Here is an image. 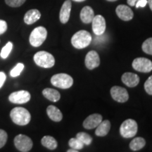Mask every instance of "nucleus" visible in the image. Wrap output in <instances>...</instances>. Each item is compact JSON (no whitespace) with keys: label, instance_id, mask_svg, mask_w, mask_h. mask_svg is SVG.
<instances>
[{"label":"nucleus","instance_id":"20","mask_svg":"<svg viewBox=\"0 0 152 152\" xmlns=\"http://www.w3.org/2000/svg\"><path fill=\"white\" fill-rule=\"evenodd\" d=\"M111 128V123L108 120L102 121L97 127H96L95 134L96 136L104 137L108 134Z\"/></svg>","mask_w":152,"mask_h":152},{"label":"nucleus","instance_id":"5","mask_svg":"<svg viewBox=\"0 0 152 152\" xmlns=\"http://www.w3.org/2000/svg\"><path fill=\"white\" fill-rule=\"evenodd\" d=\"M51 83L61 89H68L73 84V79L71 75L66 73H58L53 75Z\"/></svg>","mask_w":152,"mask_h":152},{"label":"nucleus","instance_id":"34","mask_svg":"<svg viewBox=\"0 0 152 152\" xmlns=\"http://www.w3.org/2000/svg\"><path fill=\"white\" fill-rule=\"evenodd\" d=\"M147 4V0H138L137 1L136 4L134 7H136V8H140V7H144Z\"/></svg>","mask_w":152,"mask_h":152},{"label":"nucleus","instance_id":"33","mask_svg":"<svg viewBox=\"0 0 152 152\" xmlns=\"http://www.w3.org/2000/svg\"><path fill=\"white\" fill-rule=\"evenodd\" d=\"M6 79H7L6 74L4 72H0V89L2 87L4 84Z\"/></svg>","mask_w":152,"mask_h":152},{"label":"nucleus","instance_id":"13","mask_svg":"<svg viewBox=\"0 0 152 152\" xmlns=\"http://www.w3.org/2000/svg\"><path fill=\"white\" fill-rule=\"evenodd\" d=\"M115 12H116L118 18L124 20V21H128V20H132L133 16H134V14H133L132 9L128 6L124 4L118 6L116 9H115Z\"/></svg>","mask_w":152,"mask_h":152},{"label":"nucleus","instance_id":"23","mask_svg":"<svg viewBox=\"0 0 152 152\" xmlns=\"http://www.w3.org/2000/svg\"><path fill=\"white\" fill-rule=\"evenodd\" d=\"M146 144V141L142 137H136L131 141L130 143V148L132 151H136L142 149Z\"/></svg>","mask_w":152,"mask_h":152},{"label":"nucleus","instance_id":"18","mask_svg":"<svg viewBox=\"0 0 152 152\" xmlns=\"http://www.w3.org/2000/svg\"><path fill=\"white\" fill-rule=\"evenodd\" d=\"M41 18V14L37 9H30L24 16V22L27 25H32Z\"/></svg>","mask_w":152,"mask_h":152},{"label":"nucleus","instance_id":"10","mask_svg":"<svg viewBox=\"0 0 152 152\" xmlns=\"http://www.w3.org/2000/svg\"><path fill=\"white\" fill-rule=\"evenodd\" d=\"M111 95L114 100L120 103L126 102L129 99L128 91L122 87L113 86L111 89Z\"/></svg>","mask_w":152,"mask_h":152},{"label":"nucleus","instance_id":"16","mask_svg":"<svg viewBox=\"0 0 152 152\" xmlns=\"http://www.w3.org/2000/svg\"><path fill=\"white\" fill-rule=\"evenodd\" d=\"M122 82L129 87H134L140 83V77L137 74L133 73H125L121 77Z\"/></svg>","mask_w":152,"mask_h":152},{"label":"nucleus","instance_id":"7","mask_svg":"<svg viewBox=\"0 0 152 152\" xmlns=\"http://www.w3.org/2000/svg\"><path fill=\"white\" fill-rule=\"evenodd\" d=\"M15 147L18 151L22 152H28L30 151L33 147V143L29 137L25 134H20L14 138Z\"/></svg>","mask_w":152,"mask_h":152},{"label":"nucleus","instance_id":"3","mask_svg":"<svg viewBox=\"0 0 152 152\" xmlns=\"http://www.w3.org/2000/svg\"><path fill=\"white\" fill-rule=\"evenodd\" d=\"M34 61L38 66L40 67L49 68L54 66L55 59L54 57L50 53L40 51L34 55Z\"/></svg>","mask_w":152,"mask_h":152},{"label":"nucleus","instance_id":"2","mask_svg":"<svg viewBox=\"0 0 152 152\" xmlns=\"http://www.w3.org/2000/svg\"><path fill=\"white\" fill-rule=\"evenodd\" d=\"M92 42V35L86 30H79L71 38L72 45L76 49H84Z\"/></svg>","mask_w":152,"mask_h":152},{"label":"nucleus","instance_id":"38","mask_svg":"<svg viewBox=\"0 0 152 152\" xmlns=\"http://www.w3.org/2000/svg\"><path fill=\"white\" fill-rule=\"evenodd\" d=\"M74 1H76V2H83V1H85V0H73Z\"/></svg>","mask_w":152,"mask_h":152},{"label":"nucleus","instance_id":"37","mask_svg":"<svg viewBox=\"0 0 152 152\" xmlns=\"http://www.w3.org/2000/svg\"><path fill=\"white\" fill-rule=\"evenodd\" d=\"M67 151H68V152H77V151H78V150H76V149H72V148H71V149H68Z\"/></svg>","mask_w":152,"mask_h":152},{"label":"nucleus","instance_id":"25","mask_svg":"<svg viewBox=\"0 0 152 152\" xmlns=\"http://www.w3.org/2000/svg\"><path fill=\"white\" fill-rule=\"evenodd\" d=\"M68 144L72 149L78 150V151L83 149L85 146V144L80 141L77 138H71L68 142Z\"/></svg>","mask_w":152,"mask_h":152},{"label":"nucleus","instance_id":"9","mask_svg":"<svg viewBox=\"0 0 152 152\" xmlns=\"http://www.w3.org/2000/svg\"><path fill=\"white\" fill-rule=\"evenodd\" d=\"M30 98L31 96L29 92L26 90H20L11 93L9 96V100L13 104H23L29 102Z\"/></svg>","mask_w":152,"mask_h":152},{"label":"nucleus","instance_id":"39","mask_svg":"<svg viewBox=\"0 0 152 152\" xmlns=\"http://www.w3.org/2000/svg\"><path fill=\"white\" fill-rule=\"evenodd\" d=\"M106 1H117V0H106Z\"/></svg>","mask_w":152,"mask_h":152},{"label":"nucleus","instance_id":"35","mask_svg":"<svg viewBox=\"0 0 152 152\" xmlns=\"http://www.w3.org/2000/svg\"><path fill=\"white\" fill-rule=\"evenodd\" d=\"M137 1L138 0H128L127 2H128V4L130 6V7H134Z\"/></svg>","mask_w":152,"mask_h":152},{"label":"nucleus","instance_id":"32","mask_svg":"<svg viewBox=\"0 0 152 152\" xmlns=\"http://www.w3.org/2000/svg\"><path fill=\"white\" fill-rule=\"evenodd\" d=\"M7 23L5 20H0V35H2L7 31Z\"/></svg>","mask_w":152,"mask_h":152},{"label":"nucleus","instance_id":"12","mask_svg":"<svg viewBox=\"0 0 152 152\" xmlns=\"http://www.w3.org/2000/svg\"><path fill=\"white\" fill-rule=\"evenodd\" d=\"M85 66L89 70L97 68L100 64V58L98 53L95 51H90L85 56Z\"/></svg>","mask_w":152,"mask_h":152},{"label":"nucleus","instance_id":"30","mask_svg":"<svg viewBox=\"0 0 152 152\" xmlns=\"http://www.w3.org/2000/svg\"><path fill=\"white\" fill-rule=\"evenodd\" d=\"M8 135L6 131L0 129V149L2 148L7 143Z\"/></svg>","mask_w":152,"mask_h":152},{"label":"nucleus","instance_id":"8","mask_svg":"<svg viewBox=\"0 0 152 152\" xmlns=\"http://www.w3.org/2000/svg\"><path fill=\"white\" fill-rule=\"evenodd\" d=\"M132 68L137 71L149 73L152 71V61L147 58H137L132 62Z\"/></svg>","mask_w":152,"mask_h":152},{"label":"nucleus","instance_id":"24","mask_svg":"<svg viewBox=\"0 0 152 152\" xmlns=\"http://www.w3.org/2000/svg\"><path fill=\"white\" fill-rule=\"evenodd\" d=\"M76 138H77L80 141L83 142L85 145H90L92 142V138L90 134H88L86 132H81L77 133L76 135Z\"/></svg>","mask_w":152,"mask_h":152},{"label":"nucleus","instance_id":"1","mask_svg":"<svg viewBox=\"0 0 152 152\" xmlns=\"http://www.w3.org/2000/svg\"><path fill=\"white\" fill-rule=\"evenodd\" d=\"M10 117L15 124L24 126L31 120V115L27 109L23 107H15L10 112Z\"/></svg>","mask_w":152,"mask_h":152},{"label":"nucleus","instance_id":"36","mask_svg":"<svg viewBox=\"0 0 152 152\" xmlns=\"http://www.w3.org/2000/svg\"><path fill=\"white\" fill-rule=\"evenodd\" d=\"M147 3L149 4L150 9H151V10L152 11V0H147Z\"/></svg>","mask_w":152,"mask_h":152},{"label":"nucleus","instance_id":"4","mask_svg":"<svg viewBox=\"0 0 152 152\" xmlns=\"http://www.w3.org/2000/svg\"><path fill=\"white\" fill-rule=\"evenodd\" d=\"M47 37V29L42 26L35 28L30 33L29 41L30 45L34 47H38L42 45Z\"/></svg>","mask_w":152,"mask_h":152},{"label":"nucleus","instance_id":"21","mask_svg":"<svg viewBox=\"0 0 152 152\" xmlns=\"http://www.w3.org/2000/svg\"><path fill=\"white\" fill-rule=\"evenodd\" d=\"M42 94L45 98L53 102H56L60 99L61 95L58 91L52 88H46L42 91Z\"/></svg>","mask_w":152,"mask_h":152},{"label":"nucleus","instance_id":"14","mask_svg":"<svg viewBox=\"0 0 152 152\" xmlns=\"http://www.w3.org/2000/svg\"><path fill=\"white\" fill-rule=\"evenodd\" d=\"M102 121V116L100 114L94 113L89 115L83 122V127L87 130L94 129L98 126Z\"/></svg>","mask_w":152,"mask_h":152},{"label":"nucleus","instance_id":"28","mask_svg":"<svg viewBox=\"0 0 152 152\" xmlns=\"http://www.w3.org/2000/svg\"><path fill=\"white\" fill-rule=\"evenodd\" d=\"M23 69L24 64H21V63H19L14 68H13V69L10 72V75L11 77H18V76L20 75V73H21V72Z\"/></svg>","mask_w":152,"mask_h":152},{"label":"nucleus","instance_id":"6","mask_svg":"<svg viewBox=\"0 0 152 152\" xmlns=\"http://www.w3.org/2000/svg\"><path fill=\"white\" fill-rule=\"evenodd\" d=\"M137 123L132 119H128L122 123L120 128V133L124 138H132L137 132Z\"/></svg>","mask_w":152,"mask_h":152},{"label":"nucleus","instance_id":"31","mask_svg":"<svg viewBox=\"0 0 152 152\" xmlns=\"http://www.w3.org/2000/svg\"><path fill=\"white\" fill-rule=\"evenodd\" d=\"M144 89L148 94L152 95V75L150 76L144 83Z\"/></svg>","mask_w":152,"mask_h":152},{"label":"nucleus","instance_id":"15","mask_svg":"<svg viewBox=\"0 0 152 152\" xmlns=\"http://www.w3.org/2000/svg\"><path fill=\"white\" fill-rule=\"evenodd\" d=\"M72 4L70 0H66L65 2L63 4L61 9L60 11L59 18L61 23L65 24L68 21L71 15Z\"/></svg>","mask_w":152,"mask_h":152},{"label":"nucleus","instance_id":"29","mask_svg":"<svg viewBox=\"0 0 152 152\" xmlns=\"http://www.w3.org/2000/svg\"><path fill=\"white\" fill-rule=\"evenodd\" d=\"M26 0H5L7 5L11 7H19L23 4Z\"/></svg>","mask_w":152,"mask_h":152},{"label":"nucleus","instance_id":"22","mask_svg":"<svg viewBox=\"0 0 152 152\" xmlns=\"http://www.w3.org/2000/svg\"><path fill=\"white\" fill-rule=\"evenodd\" d=\"M41 143L45 147L50 150H54L56 149L58 143L56 140L52 136H45L41 140Z\"/></svg>","mask_w":152,"mask_h":152},{"label":"nucleus","instance_id":"19","mask_svg":"<svg viewBox=\"0 0 152 152\" xmlns=\"http://www.w3.org/2000/svg\"><path fill=\"white\" fill-rule=\"evenodd\" d=\"M47 113L49 118L54 122H60L63 118L62 113L55 106H49L47 109Z\"/></svg>","mask_w":152,"mask_h":152},{"label":"nucleus","instance_id":"17","mask_svg":"<svg viewBox=\"0 0 152 152\" xmlns=\"http://www.w3.org/2000/svg\"><path fill=\"white\" fill-rule=\"evenodd\" d=\"M80 17L82 22L84 23L88 24L92 23L94 17V13L92 7H89V6L83 7L80 11Z\"/></svg>","mask_w":152,"mask_h":152},{"label":"nucleus","instance_id":"27","mask_svg":"<svg viewBox=\"0 0 152 152\" xmlns=\"http://www.w3.org/2000/svg\"><path fill=\"white\" fill-rule=\"evenodd\" d=\"M142 50L146 54L152 55V37L148 38L142 44Z\"/></svg>","mask_w":152,"mask_h":152},{"label":"nucleus","instance_id":"11","mask_svg":"<svg viewBox=\"0 0 152 152\" xmlns=\"http://www.w3.org/2000/svg\"><path fill=\"white\" fill-rule=\"evenodd\" d=\"M92 30L96 35L100 36L104 33L106 30V25L105 18L101 15L94 16L92 21Z\"/></svg>","mask_w":152,"mask_h":152},{"label":"nucleus","instance_id":"26","mask_svg":"<svg viewBox=\"0 0 152 152\" xmlns=\"http://www.w3.org/2000/svg\"><path fill=\"white\" fill-rule=\"evenodd\" d=\"M12 48H13L12 42H9L3 47L2 49H1V53H0V56H1L3 59L7 58V57L9 56V55L10 54L11 50H12Z\"/></svg>","mask_w":152,"mask_h":152}]
</instances>
